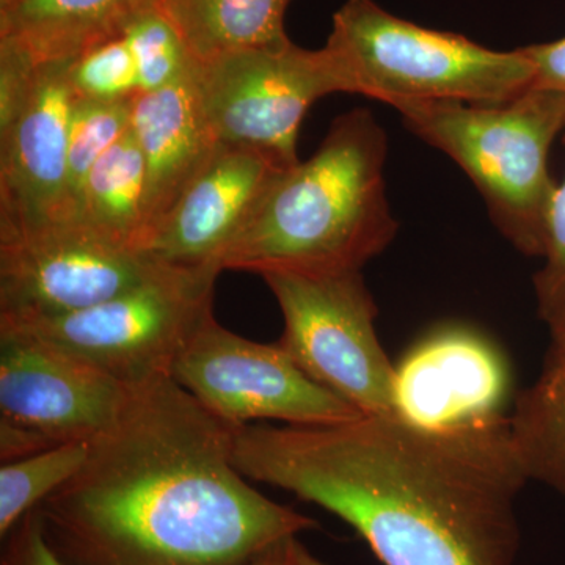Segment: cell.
<instances>
[{"instance_id":"7","label":"cell","mask_w":565,"mask_h":565,"mask_svg":"<svg viewBox=\"0 0 565 565\" xmlns=\"http://www.w3.org/2000/svg\"><path fill=\"white\" fill-rule=\"evenodd\" d=\"M280 307L278 344L316 384L367 416H396L394 364L375 332L377 307L360 273L259 275Z\"/></svg>"},{"instance_id":"26","label":"cell","mask_w":565,"mask_h":565,"mask_svg":"<svg viewBox=\"0 0 565 565\" xmlns=\"http://www.w3.org/2000/svg\"><path fill=\"white\" fill-rule=\"evenodd\" d=\"M534 68V87L559 93L565 98V36L552 43L522 47Z\"/></svg>"},{"instance_id":"23","label":"cell","mask_w":565,"mask_h":565,"mask_svg":"<svg viewBox=\"0 0 565 565\" xmlns=\"http://www.w3.org/2000/svg\"><path fill=\"white\" fill-rule=\"evenodd\" d=\"M139 74L140 93L161 90L195 68L191 54L159 10L143 14L125 32Z\"/></svg>"},{"instance_id":"13","label":"cell","mask_w":565,"mask_h":565,"mask_svg":"<svg viewBox=\"0 0 565 565\" xmlns=\"http://www.w3.org/2000/svg\"><path fill=\"white\" fill-rule=\"evenodd\" d=\"M68 63H39L24 98L0 118V232L65 218L70 122L76 99Z\"/></svg>"},{"instance_id":"1","label":"cell","mask_w":565,"mask_h":565,"mask_svg":"<svg viewBox=\"0 0 565 565\" xmlns=\"http://www.w3.org/2000/svg\"><path fill=\"white\" fill-rule=\"evenodd\" d=\"M233 463L351 525L384 565H515L530 481L511 422L433 433L397 416L237 430Z\"/></svg>"},{"instance_id":"21","label":"cell","mask_w":565,"mask_h":565,"mask_svg":"<svg viewBox=\"0 0 565 565\" xmlns=\"http://www.w3.org/2000/svg\"><path fill=\"white\" fill-rule=\"evenodd\" d=\"M132 99L122 103L74 99L66 159L65 218L70 222L96 162L131 128Z\"/></svg>"},{"instance_id":"24","label":"cell","mask_w":565,"mask_h":565,"mask_svg":"<svg viewBox=\"0 0 565 565\" xmlns=\"http://www.w3.org/2000/svg\"><path fill=\"white\" fill-rule=\"evenodd\" d=\"M565 129V128H564ZM544 266L534 275L539 315L565 296V180L557 185L546 221Z\"/></svg>"},{"instance_id":"5","label":"cell","mask_w":565,"mask_h":565,"mask_svg":"<svg viewBox=\"0 0 565 565\" xmlns=\"http://www.w3.org/2000/svg\"><path fill=\"white\" fill-rule=\"evenodd\" d=\"M327 51L356 93L397 107L408 103L511 102L533 85V63L520 50H489L459 33L394 17L374 0H348L334 13Z\"/></svg>"},{"instance_id":"3","label":"cell","mask_w":565,"mask_h":565,"mask_svg":"<svg viewBox=\"0 0 565 565\" xmlns=\"http://www.w3.org/2000/svg\"><path fill=\"white\" fill-rule=\"evenodd\" d=\"M388 139L367 109L340 115L308 161L281 170L223 255L222 270L360 273L393 243Z\"/></svg>"},{"instance_id":"11","label":"cell","mask_w":565,"mask_h":565,"mask_svg":"<svg viewBox=\"0 0 565 565\" xmlns=\"http://www.w3.org/2000/svg\"><path fill=\"white\" fill-rule=\"evenodd\" d=\"M131 386L18 327L0 323V422L61 446L115 422Z\"/></svg>"},{"instance_id":"9","label":"cell","mask_w":565,"mask_h":565,"mask_svg":"<svg viewBox=\"0 0 565 565\" xmlns=\"http://www.w3.org/2000/svg\"><path fill=\"white\" fill-rule=\"evenodd\" d=\"M196 84L221 143L266 151L286 169L300 162L297 141L310 107L344 92L326 47L310 51L294 43L196 65Z\"/></svg>"},{"instance_id":"20","label":"cell","mask_w":565,"mask_h":565,"mask_svg":"<svg viewBox=\"0 0 565 565\" xmlns=\"http://www.w3.org/2000/svg\"><path fill=\"white\" fill-rule=\"evenodd\" d=\"M90 441H73L0 467V537L81 470Z\"/></svg>"},{"instance_id":"19","label":"cell","mask_w":565,"mask_h":565,"mask_svg":"<svg viewBox=\"0 0 565 565\" xmlns=\"http://www.w3.org/2000/svg\"><path fill=\"white\" fill-rule=\"evenodd\" d=\"M512 438L530 481L565 497V352H550L544 371L516 397Z\"/></svg>"},{"instance_id":"12","label":"cell","mask_w":565,"mask_h":565,"mask_svg":"<svg viewBox=\"0 0 565 565\" xmlns=\"http://www.w3.org/2000/svg\"><path fill=\"white\" fill-rule=\"evenodd\" d=\"M509 374L503 353L468 327L427 334L394 364L397 418L433 433L503 422Z\"/></svg>"},{"instance_id":"8","label":"cell","mask_w":565,"mask_h":565,"mask_svg":"<svg viewBox=\"0 0 565 565\" xmlns=\"http://www.w3.org/2000/svg\"><path fill=\"white\" fill-rule=\"evenodd\" d=\"M170 377L225 422L245 426L275 419L321 426L362 416L316 384L280 344H263L230 332L207 316L174 359Z\"/></svg>"},{"instance_id":"25","label":"cell","mask_w":565,"mask_h":565,"mask_svg":"<svg viewBox=\"0 0 565 565\" xmlns=\"http://www.w3.org/2000/svg\"><path fill=\"white\" fill-rule=\"evenodd\" d=\"M2 542L0 565H68L47 542L39 508L29 512Z\"/></svg>"},{"instance_id":"4","label":"cell","mask_w":565,"mask_h":565,"mask_svg":"<svg viewBox=\"0 0 565 565\" xmlns=\"http://www.w3.org/2000/svg\"><path fill=\"white\" fill-rule=\"evenodd\" d=\"M405 126L444 151L475 182L497 228L516 250L542 258L556 193L548 154L565 128V98L531 85L500 104L408 103Z\"/></svg>"},{"instance_id":"29","label":"cell","mask_w":565,"mask_h":565,"mask_svg":"<svg viewBox=\"0 0 565 565\" xmlns=\"http://www.w3.org/2000/svg\"><path fill=\"white\" fill-rule=\"evenodd\" d=\"M539 316L550 330V338H552L550 352H565V296Z\"/></svg>"},{"instance_id":"16","label":"cell","mask_w":565,"mask_h":565,"mask_svg":"<svg viewBox=\"0 0 565 565\" xmlns=\"http://www.w3.org/2000/svg\"><path fill=\"white\" fill-rule=\"evenodd\" d=\"M158 7L159 0H17L0 10V41L35 63L68 62Z\"/></svg>"},{"instance_id":"17","label":"cell","mask_w":565,"mask_h":565,"mask_svg":"<svg viewBox=\"0 0 565 565\" xmlns=\"http://www.w3.org/2000/svg\"><path fill=\"white\" fill-rule=\"evenodd\" d=\"M292 0H159L196 65L239 52L278 50L292 43L285 29Z\"/></svg>"},{"instance_id":"15","label":"cell","mask_w":565,"mask_h":565,"mask_svg":"<svg viewBox=\"0 0 565 565\" xmlns=\"http://www.w3.org/2000/svg\"><path fill=\"white\" fill-rule=\"evenodd\" d=\"M131 129L145 162V244L221 141L196 84V66L161 90L132 99Z\"/></svg>"},{"instance_id":"6","label":"cell","mask_w":565,"mask_h":565,"mask_svg":"<svg viewBox=\"0 0 565 565\" xmlns=\"http://www.w3.org/2000/svg\"><path fill=\"white\" fill-rule=\"evenodd\" d=\"M218 273L163 266L147 281L93 307L36 319H3L126 386L170 375L174 359L212 315Z\"/></svg>"},{"instance_id":"27","label":"cell","mask_w":565,"mask_h":565,"mask_svg":"<svg viewBox=\"0 0 565 565\" xmlns=\"http://www.w3.org/2000/svg\"><path fill=\"white\" fill-rule=\"evenodd\" d=\"M55 448L50 440L25 427L0 422V460L2 463L25 459Z\"/></svg>"},{"instance_id":"30","label":"cell","mask_w":565,"mask_h":565,"mask_svg":"<svg viewBox=\"0 0 565 565\" xmlns=\"http://www.w3.org/2000/svg\"><path fill=\"white\" fill-rule=\"evenodd\" d=\"M17 2V0H0V10L7 9V7H10L11 3Z\"/></svg>"},{"instance_id":"10","label":"cell","mask_w":565,"mask_h":565,"mask_svg":"<svg viewBox=\"0 0 565 565\" xmlns=\"http://www.w3.org/2000/svg\"><path fill=\"white\" fill-rule=\"evenodd\" d=\"M162 264L74 222L0 232V318L36 319L106 302Z\"/></svg>"},{"instance_id":"18","label":"cell","mask_w":565,"mask_h":565,"mask_svg":"<svg viewBox=\"0 0 565 565\" xmlns=\"http://www.w3.org/2000/svg\"><path fill=\"white\" fill-rule=\"evenodd\" d=\"M70 222L141 253L145 162L131 128L93 167Z\"/></svg>"},{"instance_id":"2","label":"cell","mask_w":565,"mask_h":565,"mask_svg":"<svg viewBox=\"0 0 565 565\" xmlns=\"http://www.w3.org/2000/svg\"><path fill=\"white\" fill-rule=\"evenodd\" d=\"M239 427L170 375L132 385L81 470L39 505L47 542L68 565H252L319 527L234 467Z\"/></svg>"},{"instance_id":"14","label":"cell","mask_w":565,"mask_h":565,"mask_svg":"<svg viewBox=\"0 0 565 565\" xmlns=\"http://www.w3.org/2000/svg\"><path fill=\"white\" fill-rule=\"evenodd\" d=\"M285 169L266 151L221 143L156 226L145 255L163 266L222 274L226 248Z\"/></svg>"},{"instance_id":"28","label":"cell","mask_w":565,"mask_h":565,"mask_svg":"<svg viewBox=\"0 0 565 565\" xmlns=\"http://www.w3.org/2000/svg\"><path fill=\"white\" fill-rule=\"evenodd\" d=\"M252 565H329L315 556L299 541L297 535H288L275 542L262 555L253 561Z\"/></svg>"},{"instance_id":"22","label":"cell","mask_w":565,"mask_h":565,"mask_svg":"<svg viewBox=\"0 0 565 565\" xmlns=\"http://www.w3.org/2000/svg\"><path fill=\"white\" fill-rule=\"evenodd\" d=\"M74 96L90 102H131L140 93L136 61L125 33L68 63Z\"/></svg>"}]
</instances>
